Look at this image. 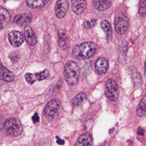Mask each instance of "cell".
Wrapping results in <instances>:
<instances>
[{
  "mask_svg": "<svg viewBox=\"0 0 146 146\" xmlns=\"http://www.w3.org/2000/svg\"><path fill=\"white\" fill-rule=\"evenodd\" d=\"M98 45L93 42H87L76 45L73 50V56L79 60L92 58L96 53Z\"/></svg>",
  "mask_w": 146,
  "mask_h": 146,
  "instance_id": "obj_1",
  "label": "cell"
},
{
  "mask_svg": "<svg viewBox=\"0 0 146 146\" xmlns=\"http://www.w3.org/2000/svg\"><path fill=\"white\" fill-rule=\"evenodd\" d=\"M80 67L76 62L69 61L65 67L64 77L66 82L71 86L75 85L79 80Z\"/></svg>",
  "mask_w": 146,
  "mask_h": 146,
  "instance_id": "obj_2",
  "label": "cell"
},
{
  "mask_svg": "<svg viewBox=\"0 0 146 146\" xmlns=\"http://www.w3.org/2000/svg\"><path fill=\"white\" fill-rule=\"evenodd\" d=\"M4 129L8 135L15 137L19 136L23 131L20 121L15 117H10L6 120Z\"/></svg>",
  "mask_w": 146,
  "mask_h": 146,
  "instance_id": "obj_3",
  "label": "cell"
},
{
  "mask_svg": "<svg viewBox=\"0 0 146 146\" xmlns=\"http://www.w3.org/2000/svg\"><path fill=\"white\" fill-rule=\"evenodd\" d=\"M106 94L110 101L115 102L118 99L119 97L118 85L114 79H110L106 82Z\"/></svg>",
  "mask_w": 146,
  "mask_h": 146,
  "instance_id": "obj_4",
  "label": "cell"
},
{
  "mask_svg": "<svg viewBox=\"0 0 146 146\" xmlns=\"http://www.w3.org/2000/svg\"><path fill=\"white\" fill-rule=\"evenodd\" d=\"M114 25L116 31L119 35H123L127 32L128 23L126 17L122 13L115 15L114 20Z\"/></svg>",
  "mask_w": 146,
  "mask_h": 146,
  "instance_id": "obj_5",
  "label": "cell"
},
{
  "mask_svg": "<svg viewBox=\"0 0 146 146\" xmlns=\"http://www.w3.org/2000/svg\"><path fill=\"white\" fill-rule=\"evenodd\" d=\"M69 6L68 0H57L55 7L56 17L60 19L64 18L68 11Z\"/></svg>",
  "mask_w": 146,
  "mask_h": 146,
  "instance_id": "obj_6",
  "label": "cell"
},
{
  "mask_svg": "<svg viewBox=\"0 0 146 146\" xmlns=\"http://www.w3.org/2000/svg\"><path fill=\"white\" fill-rule=\"evenodd\" d=\"M60 106V102L57 99L51 100L48 102L44 108V113L47 116H52L59 111Z\"/></svg>",
  "mask_w": 146,
  "mask_h": 146,
  "instance_id": "obj_7",
  "label": "cell"
},
{
  "mask_svg": "<svg viewBox=\"0 0 146 146\" xmlns=\"http://www.w3.org/2000/svg\"><path fill=\"white\" fill-rule=\"evenodd\" d=\"M49 76V72L46 69L43 72L38 74H32L27 73L25 75V78L27 81L30 84H33L36 81H40L46 79Z\"/></svg>",
  "mask_w": 146,
  "mask_h": 146,
  "instance_id": "obj_8",
  "label": "cell"
},
{
  "mask_svg": "<svg viewBox=\"0 0 146 146\" xmlns=\"http://www.w3.org/2000/svg\"><path fill=\"white\" fill-rule=\"evenodd\" d=\"M9 42L15 47H19L22 45L24 42L23 34L18 31H14L9 34Z\"/></svg>",
  "mask_w": 146,
  "mask_h": 146,
  "instance_id": "obj_9",
  "label": "cell"
},
{
  "mask_svg": "<svg viewBox=\"0 0 146 146\" xmlns=\"http://www.w3.org/2000/svg\"><path fill=\"white\" fill-rule=\"evenodd\" d=\"M86 0H72V9L77 15L83 14L86 10Z\"/></svg>",
  "mask_w": 146,
  "mask_h": 146,
  "instance_id": "obj_10",
  "label": "cell"
},
{
  "mask_svg": "<svg viewBox=\"0 0 146 146\" xmlns=\"http://www.w3.org/2000/svg\"><path fill=\"white\" fill-rule=\"evenodd\" d=\"M25 37L27 42L31 46H35L37 42L36 33L31 27H26L25 28Z\"/></svg>",
  "mask_w": 146,
  "mask_h": 146,
  "instance_id": "obj_11",
  "label": "cell"
},
{
  "mask_svg": "<svg viewBox=\"0 0 146 146\" xmlns=\"http://www.w3.org/2000/svg\"><path fill=\"white\" fill-rule=\"evenodd\" d=\"M93 139L89 133H85L77 139L75 146H92Z\"/></svg>",
  "mask_w": 146,
  "mask_h": 146,
  "instance_id": "obj_12",
  "label": "cell"
},
{
  "mask_svg": "<svg viewBox=\"0 0 146 146\" xmlns=\"http://www.w3.org/2000/svg\"><path fill=\"white\" fill-rule=\"evenodd\" d=\"M15 75L3 65H0V79L7 82L14 80Z\"/></svg>",
  "mask_w": 146,
  "mask_h": 146,
  "instance_id": "obj_13",
  "label": "cell"
},
{
  "mask_svg": "<svg viewBox=\"0 0 146 146\" xmlns=\"http://www.w3.org/2000/svg\"><path fill=\"white\" fill-rule=\"evenodd\" d=\"M109 62L105 58L99 59L95 64V68L98 74H104L107 72L109 69Z\"/></svg>",
  "mask_w": 146,
  "mask_h": 146,
  "instance_id": "obj_14",
  "label": "cell"
},
{
  "mask_svg": "<svg viewBox=\"0 0 146 146\" xmlns=\"http://www.w3.org/2000/svg\"><path fill=\"white\" fill-rule=\"evenodd\" d=\"M93 2L94 7L99 11L107 10L111 5L110 0H93Z\"/></svg>",
  "mask_w": 146,
  "mask_h": 146,
  "instance_id": "obj_15",
  "label": "cell"
},
{
  "mask_svg": "<svg viewBox=\"0 0 146 146\" xmlns=\"http://www.w3.org/2000/svg\"><path fill=\"white\" fill-rule=\"evenodd\" d=\"M136 114L139 117L146 115V94L138 104L136 109Z\"/></svg>",
  "mask_w": 146,
  "mask_h": 146,
  "instance_id": "obj_16",
  "label": "cell"
},
{
  "mask_svg": "<svg viewBox=\"0 0 146 146\" xmlns=\"http://www.w3.org/2000/svg\"><path fill=\"white\" fill-rule=\"evenodd\" d=\"M32 16L30 14L18 15L14 19V22L19 25H23L29 23L31 20Z\"/></svg>",
  "mask_w": 146,
  "mask_h": 146,
  "instance_id": "obj_17",
  "label": "cell"
},
{
  "mask_svg": "<svg viewBox=\"0 0 146 146\" xmlns=\"http://www.w3.org/2000/svg\"><path fill=\"white\" fill-rule=\"evenodd\" d=\"M49 1V0H27V3L31 8H39L45 6Z\"/></svg>",
  "mask_w": 146,
  "mask_h": 146,
  "instance_id": "obj_18",
  "label": "cell"
},
{
  "mask_svg": "<svg viewBox=\"0 0 146 146\" xmlns=\"http://www.w3.org/2000/svg\"><path fill=\"white\" fill-rule=\"evenodd\" d=\"M11 19L10 13L6 9L0 6V22L7 24Z\"/></svg>",
  "mask_w": 146,
  "mask_h": 146,
  "instance_id": "obj_19",
  "label": "cell"
},
{
  "mask_svg": "<svg viewBox=\"0 0 146 146\" xmlns=\"http://www.w3.org/2000/svg\"><path fill=\"white\" fill-rule=\"evenodd\" d=\"M100 25L102 29L106 33L108 39L111 40L112 38V30L110 22L107 20H104L101 21Z\"/></svg>",
  "mask_w": 146,
  "mask_h": 146,
  "instance_id": "obj_20",
  "label": "cell"
},
{
  "mask_svg": "<svg viewBox=\"0 0 146 146\" xmlns=\"http://www.w3.org/2000/svg\"><path fill=\"white\" fill-rule=\"evenodd\" d=\"M59 44L61 48H64L67 44V36L65 30H60L57 33Z\"/></svg>",
  "mask_w": 146,
  "mask_h": 146,
  "instance_id": "obj_21",
  "label": "cell"
},
{
  "mask_svg": "<svg viewBox=\"0 0 146 146\" xmlns=\"http://www.w3.org/2000/svg\"><path fill=\"white\" fill-rule=\"evenodd\" d=\"M86 94L85 93L82 92L76 95L72 100V104L74 105H78L84 102L86 99Z\"/></svg>",
  "mask_w": 146,
  "mask_h": 146,
  "instance_id": "obj_22",
  "label": "cell"
},
{
  "mask_svg": "<svg viewBox=\"0 0 146 146\" xmlns=\"http://www.w3.org/2000/svg\"><path fill=\"white\" fill-rule=\"evenodd\" d=\"M127 42H123L119 47V59L121 61H123L126 58L127 50Z\"/></svg>",
  "mask_w": 146,
  "mask_h": 146,
  "instance_id": "obj_23",
  "label": "cell"
},
{
  "mask_svg": "<svg viewBox=\"0 0 146 146\" xmlns=\"http://www.w3.org/2000/svg\"><path fill=\"white\" fill-rule=\"evenodd\" d=\"M132 80L134 85L135 87L140 86L141 81V74L138 71H135L132 74Z\"/></svg>",
  "mask_w": 146,
  "mask_h": 146,
  "instance_id": "obj_24",
  "label": "cell"
},
{
  "mask_svg": "<svg viewBox=\"0 0 146 146\" xmlns=\"http://www.w3.org/2000/svg\"><path fill=\"white\" fill-rule=\"evenodd\" d=\"M139 13L142 16H145L146 14V0H141L140 3Z\"/></svg>",
  "mask_w": 146,
  "mask_h": 146,
  "instance_id": "obj_25",
  "label": "cell"
},
{
  "mask_svg": "<svg viewBox=\"0 0 146 146\" xmlns=\"http://www.w3.org/2000/svg\"><path fill=\"white\" fill-rule=\"evenodd\" d=\"M96 23V20L94 19L91 20L90 21H86L84 23V27L86 28H91V27H93L95 25Z\"/></svg>",
  "mask_w": 146,
  "mask_h": 146,
  "instance_id": "obj_26",
  "label": "cell"
},
{
  "mask_svg": "<svg viewBox=\"0 0 146 146\" xmlns=\"http://www.w3.org/2000/svg\"><path fill=\"white\" fill-rule=\"evenodd\" d=\"M9 58L13 62L17 61V60L19 59V53H17V52H13L9 55Z\"/></svg>",
  "mask_w": 146,
  "mask_h": 146,
  "instance_id": "obj_27",
  "label": "cell"
},
{
  "mask_svg": "<svg viewBox=\"0 0 146 146\" xmlns=\"http://www.w3.org/2000/svg\"><path fill=\"white\" fill-rule=\"evenodd\" d=\"M32 120L33 123H36L39 121V117L37 112H36L32 117Z\"/></svg>",
  "mask_w": 146,
  "mask_h": 146,
  "instance_id": "obj_28",
  "label": "cell"
},
{
  "mask_svg": "<svg viewBox=\"0 0 146 146\" xmlns=\"http://www.w3.org/2000/svg\"><path fill=\"white\" fill-rule=\"evenodd\" d=\"M56 142H57L58 145H64V144H65V141L62 140L59 136H56Z\"/></svg>",
  "mask_w": 146,
  "mask_h": 146,
  "instance_id": "obj_29",
  "label": "cell"
},
{
  "mask_svg": "<svg viewBox=\"0 0 146 146\" xmlns=\"http://www.w3.org/2000/svg\"><path fill=\"white\" fill-rule=\"evenodd\" d=\"M137 132H138V133L139 134V135H141V136H143V135H145V130H144V129H143L142 127H138Z\"/></svg>",
  "mask_w": 146,
  "mask_h": 146,
  "instance_id": "obj_30",
  "label": "cell"
},
{
  "mask_svg": "<svg viewBox=\"0 0 146 146\" xmlns=\"http://www.w3.org/2000/svg\"><path fill=\"white\" fill-rule=\"evenodd\" d=\"M99 146H109L108 143H106V142H104V143H102V144Z\"/></svg>",
  "mask_w": 146,
  "mask_h": 146,
  "instance_id": "obj_31",
  "label": "cell"
},
{
  "mask_svg": "<svg viewBox=\"0 0 146 146\" xmlns=\"http://www.w3.org/2000/svg\"><path fill=\"white\" fill-rule=\"evenodd\" d=\"M3 24L2 23H1V22H0V31H1L2 30H3Z\"/></svg>",
  "mask_w": 146,
  "mask_h": 146,
  "instance_id": "obj_32",
  "label": "cell"
},
{
  "mask_svg": "<svg viewBox=\"0 0 146 146\" xmlns=\"http://www.w3.org/2000/svg\"><path fill=\"white\" fill-rule=\"evenodd\" d=\"M145 76H146V60L145 62Z\"/></svg>",
  "mask_w": 146,
  "mask_h": 146,
  "instance_id": "obj_33",
  "label": "cell"
},
{
  "mask_svg": "<svg viewBox=\"0 0 146 146\" xmlns=\"http://www.w3.org/2000/svg\"><path fill=\"white\" fill-rule=\"evenodd\" d=\"M114 129H115L114 128H112L111 129L110 131V133H113V131H114Z\"/></svg>",
  "mask_w": 146,
  "mask_h": 146,
  "instance_id": "obj_34",
  "label": "cell"
},
{
  "mask_svg": "<svg viewBox=\"0 0 146 146\" xmlns=\"http://www.w3.org/2000/svg\"><path fill=\"white\" fill-rule=\"evenodd\" d=\"M9 1V0H3V1H4V2H6L7 1ZM14 1H20V0H14Z\"/></svg>",
  "mask_w": 146,
  "mask_h": 146,
  "instance_id": "obj_35",
  "label": "cell"
}]
</instances>
